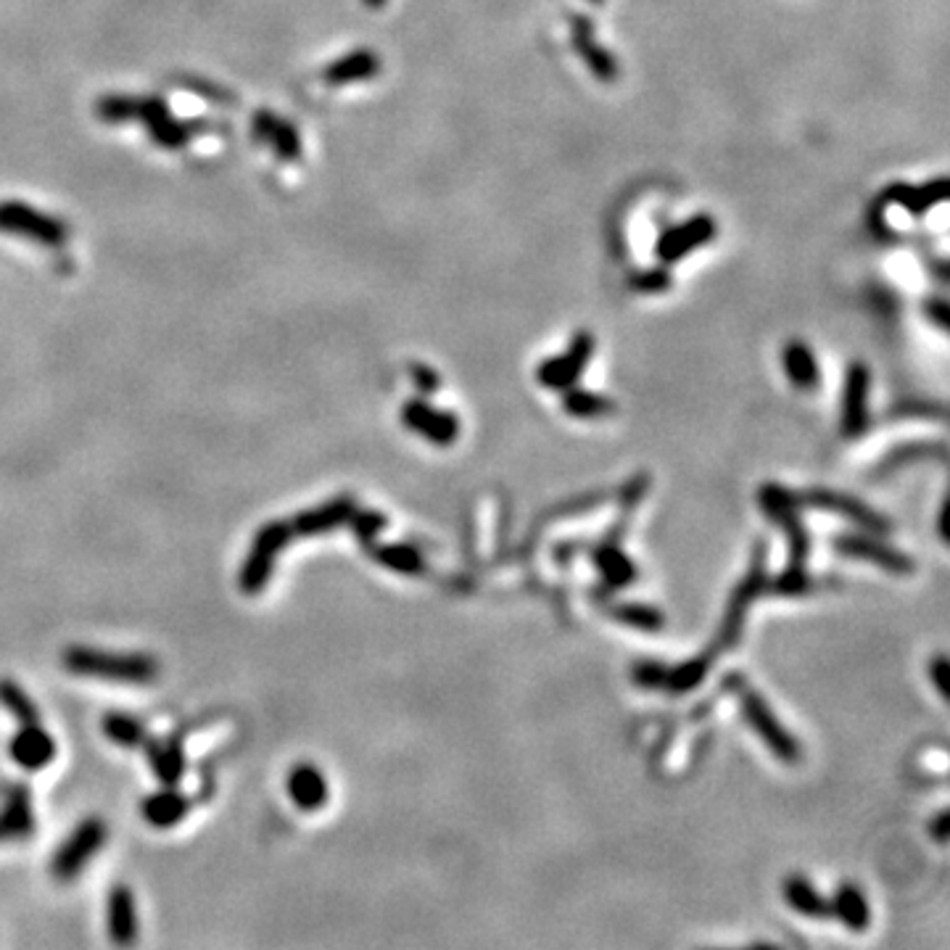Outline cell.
<instances>
[{
  "mask_svg": "<svg viewBox=\"0 0 950 950\" xmlns=\"http://www.w3.org/2000/svg\"><path fill=\"white\" fill-rule=\"evenodd\" d=\"M719 236V225L711 214H697L679 222L674 227H665L655 244V257L661 264H676L681 259H687L689 253L708 246L711 240Z\"/></svg>",
  "mask_w": 950,
  "mask_h": 950,
  "instance_id": "cell-11",
  "label": "cell"
},
{
  "mask_svg": "<svg viewBox=\"0 0 950 950\" xmlns=\"http://www.w3.org/2000/svg\"><path fill=\"white\" fill-rule=\"evenodd\" d=\"M253 135H257V141L270 143L281 158L294 162V158L301 156L299 130H296L294 124L283 122V119L275 117V114L259 111L257 117H253Z\"/></svg>",
  "mask_w": 950,
  "mask_h": 950,
  "instance_id": "cell-21",
  "label": "cell"
},
{
  "mask_svg": "<svg viewBox=\"0 0 950 950\" xmlns=\"http://www.w3.org/2000/svg\"><path fill=\"white\" fill-rule=\"evenodd\" d=\"M592 557H594V566H597L602 575V584L607 589H626L639 579L637 562L620 549L618 538L610 536L605 538V542H599L597 547H594Z\"/></svg>",
  "mask_w": 950,
  "mask_h": 950,
  "instance_id": "cell-18",
  "label": "cell"
},
{
  "mask_svg": "<svg viewBox=\"0 0 950 950\" xmlns=\"http://www.w3.org/2000/svg\"><path fill=\"white\" fill-rule=\"evenodd\" d=\"M782 363H784V370H787L789 383L795 385L797 391L819 389L821 367H819V359H816L814 348H810L806 341H797V339L789 341L782 352Z\"/></svg>",
  "mask_w": 950,
  "mask_h": 950,
  "instance_id": "cell-24",
  "label": "cell"
},
{
  "mask_svg": "<svg viewBox=\"0 0 950 950\" xmlns=\"http://www.w3.org/2000/svg\"><path fill=\"white\" fill-rule=\"evenodd\" d=\"M0 705L14 715L19 724H37L40 721V713H37L32 697L11 679H0Z\"/></svg>",
  "mask_w": 950,
  "mask_h": 950,
  "instance_id": "cell-34",
  "label": "cell"
},
{
  "mask_svg": "<svg viewBox=\"0 0 950 950\" xmlns=\"http://www.w3.org/2000/svg\"><path fill=\"white\" fill-rule=\"evenodd\" d=\"M35 832V816H32L29 792L19 787L11 792L9 803L0 810V840H24Z\"/></svg>",
  "mask_w": 950,
  "mask_h": 950,
  "instance_id": "cell-28",
  "label": "cell"
},
{
  "mask_svg": "<svg viewBox=\"0 0 950 950\" xmlns=\"http://www.w3.org/2000/svg\"><path fill=\"white\" fill-rule=\"evenodd\" d=\"M670 285H674V277H670L668 264H657V268L639 270L629 277V288L637 290V294H648V296L663 294V290H668Z\"/></svg>",
  "mask_w": 950,
  "mask_h": 950,
  "instance_id": "cell-37",
  "label": "cell"
},
{
  "mask_svg": "<svg viewBox=\"0 0 950 950\" xmlns=\"http://www.w3.org/2000/svg\"><path fill=\"white\" fill-rule=\"evenodd\" d=\"M711 663H713V655L711 652H705V655H697L692 661H684L681 665H676V668H668L665 689L674 694L692 692V689H697L702 681H705L708 670H711Z\"/></svg>",
  "mask_w": 950,
  "mask_h": 950,
  "instance_id": "cell-33",
  "label": "cell"
},
{
  "mask_svg": "<svg viewBox=\"0 0 950 950\" xmlns=\"http://www.w3.org/2000/svg\"><path fill=\"white\" fill-rule=\"evenodd\" d=\"M869 396H871V370L869 365L855 359L847 365L845 383H842L840 402V430L845 439H858L869 428Z\"/></svg>",
  "mask_w": 950,
  "mask_h": 950,
  "instance_id": "cell-8",
  "label": "cell"
},
{
  "mask_svg": "<svg viewBox=\"0 0 950 950\" xmlns=\"http://www.w3.org/2000/svg\"><path fill=\"white\" fill-rule=\"evenodd\" d=\"M385 0H367V5H370V9H380V5H383Z\"/></svg>",
  "mask_w": 950,
  "mask_h": 950,
  "instance_id": "cell-45",
  "label": "cell"
},
{
  "mask_svg": "<svg viewBox=\"0 0 950 950\" xmlns=\"http://www.w3.org/2000/svg\"><path fill=\"white\" fill-rule=\"evenodd\" d=\"M149 752V763L154 774L164 787H177L182 774H186V752L177 739H149L145 743Z\"/></svg>",
  "mask_w": 950,
  "mask_h": 950,
  "instance_id": "cell-27",
  "label": "cell"
},
{
  "mask_svg": "<svg viewBox=\"0 0 950 950\" xmlns=\"http://www.w3.org/2000/svg\"><path fill=\"white\" fill-rule=\"evenodd\" d=\"M797 499H800V502H806L808 507H814V510L834 512V515L845 518V521L855 523L858 529L869 531V534L884 536L892 531V523L887 521L884 515H879L877 510H871V507L860 502V499L847 497V494H838V491H829V489H810Z\"/></svg>",
  "mask_w": 950,
  "mask_h": 950,
  "instance_id": "cell-13",
  "label": "cell"
},
{
  "mask_svg": "<svg viewBox=\"0 0 950 950\" xmlns=\"http://www.w3.org/2000/svg\"><path fill=\"white\" fill-rule=\"evenodd\" d=\"M594 348H597L594 335L589 331H579L573 339H570L566 352L557 354V357L544 359V363L536 367L538 385L549 391H566L570 385H575V380L584 376L586 365L592 363Z\"/></svg>",
  "mask_w": 950,
  "mask_h": 950,
  "instance_id": "cell-5",
  "label": "cell"
},
{
  "mask_svg": "<svg viewBox=\"0 0 950 950\" xmlns=\"http://www.w3.org/2000/svg\"><path fill=\"white\" fill-rule=\"evenodd\" d=\"M61 663L72 674L91 676V679L114 681V684H143L156 681L158 663L143 652H104L93 648H69L61 655Z\"/></svg>",
  "mask_w": 950,
  "mask_h": 950,
  "instance_id": "cell-1",
  "label": "cell"
},
{
  "mask_svg": "<svg viewBox=\"0 0 950 950\" xmlns=\"http://www.w3.org/2000/svg\"><path fill=\"white\" fill-rule=\"evenodd\" d=\"M11 758L27 771H40L56 758L54 737L40 724H22L9 745Z\"/></svg>",
  "mask_w": 950,
  "mask_h": 950,
  "instance_id": "cell-16",
  "label": "cell"
},
{
  "mask_svg": "<svg viewBox=\"0 0 950 950\" xmlns=\"http://www.w3.org/2000/svg\"><path fill=\"white\" fill-rule=\"evenodd\" d=\"M586 3H592V5H602V3H605V0H586Z\"/></svg>",
  "mask_w": 950,
  "mask_h": 950,
  "instance_id": "cell-46",
  "label": "cell"
},
{
  "mask_svg": "<svg viewBox=\"0 0 950 950\" xmlns=\"http://www.w3.org/2000/svg\"><path fill=\"white\" fill-rule=\"evenodd\" d=\"M562 409L570 417H579V420H594V417H605L616 412V402L610 396L597 394V391L570 385V389L562 391Z\"/></svg>",
  "mask_w": 950,
  "mask_h": 950,
  "instance_id": "cell-30",
  "label": "cell"
},
{
  "mask_svg": "<svg viewBox=\"0 0 950 950\" xmlns=\"http://www.w3.org/2000/svg\"><path fill=\"white\" fill-rule=\"evenodd\" d=\"M765 586V542L756 544V553H752V562L750 570H747V575L743 581H739L737 589L732 592V597H728L726 605V616L724 624H721V644L724 648H734V644L739 642V637H743V624L747 616V607L756 602V597L760 592H763Z\"/></svg>",
  "mask_w": 950,
  "mask_h": 950,
  "instance_id": "cell-6",
  "label": "cell"
},
{
  "mask_svg": "<svg viewBox=\"0 0 950 950\" xmlns=\"http://www.w3.org/2000/svg\"><path fill=\"white\" fill-rule=\"evenodd\" d=\"M924 317L940 331H948V301L946 296H935V299L924 301Z\"/></svg>",
  "mask_w": 950,
  "mask_h": 950,
  "instance_id": "cell-42",
  "label": "cell"
},
{
  "mask_svg": "<svg viewBox=\"0 0 950 950\" xmlns=\"http://www.w3.org/2000/svg\"><path fill=\"white\" fill-rule=\"evenodd\" d=\"M929 834H933V838L940 842V845H946L948 842V810H940V814H937V819L929 823Z\"/></svg>",
  "mask_w": 950,
  "mask_h": 950,
  "instance_id": "cell-44",
  "label": "cell"
},
{
  "mask_svg": "<svg viewBox=\"0 0 950 950\" xmlns=\"http://www.w3.org/2000/svg\"><path fill=\"white\" fill-rule=\"evenodd\" d=\"M570 27H573V32H570V43H573V50L581 56V61L586 63L589 72H592L599 82H616L620 74L618 59L616 54H610V50L597 43L592 19L579 14L573 16Z\"/></svg>",
  "mask_w": 950,
  "mask_h": 950,
  "instance_id": "cell-14",
  "label": "cell"
},
{
  "mask_svg": "<svg viewBox=\"0 0 950 950\" xmlns=\"http://www.w3.org/2000/svg\"><path fill=\"white\" fill-rule=\"evenodd\" d=\"M726 687L737 692L745 721L750 724L752 732L758 734L760 743L769 747L782 763H789V765L797 763V760H800V745H797V739L792 737L789 728L776 719V713L771 711L765 697L756 692V689L743 679V674H728Z\"/></svg>",
  "mask_w": 950,
  "mask_h": 950,
  "instance_id": "cell-2",
  "label": "cell"
},
{
  "mask_svg": "<svg viewBox=\"0 0 950 950\" xmlns=\"http://www.w3.org/2000/svg\"><path fill=\"white\" fill-rule=\"evenodd\" d=\"M138 106L141 98H132V95H106L98 100L95 111L104 122H127V119H138Z\"/></svg>",
  "mask_w": 950,
  "mask_h": 950,
  "instance_id": "cell-35",
  "label": "cell"
},
{
  "mask_svg": "<svg viewBox=\"0 0 950 950\" xmlns=\"http://www.w3.org/2000/svg\"><path fill=\"white\" fill-rule=\"evenodd\" d=\"M758 504L760 510L769 515L771 523H776L784 531L789 542V566L787 570H806L808 553H810V538L806 525L800 521V499L797 494L779 484H765L758 491Z\"/></svg>",
  "mask_w": 950,
  "mask_h": 950,
  "instance_id": "cell-3",
  "label": "cell"
},
{
  "mask_svg": "<svg viewBox=\"0 0 950 950\" xmlns=\"http://www.w3.org/2000/svg\"><path fill=\"white\" fill-rule=\"evenodd\" d=\"M808 570H784L774 581V594H782V597H800V594H808Z\"/></svg>",
  "mask_w": 950,
  "mask_h": 950,
  "instance_id": "cell-40",
  "label": "cell"
},
{
  "mask_svg": "<svg viewBox=\"0 0 950 950\" xmlns=\"http://www.w3.org/2000/svg\"><path fill=\"white\" fill-rule=\"evenodd\" d=\"M409 378H412V383H415V389L420 391L423 396L436 394V391H439V385H441L439 372H436L430 365H423V363L409 365Z\"/></svg>",
  "mask_w": 950,
  "mask_h": 950,
  "instance_id": "cell-41",
  "label": "cell"
},
{
  "mask_svg": "<svg viewBox=\"0 0 950 950\" xmlns=\"http://www.w3.org/2000/svg\"><path fill=\"white\" fill-rule=\"evenodd\" d=\"M109 935L117 946H132L138 940V911L130 887H114L109 895Z\"/></svg>",
  "mask_w": 950,
  "mask_h": 950,
  "instance_id": "cell-26",
  "label": "cell"
},
{
  "mask_svg": "<svg viewBox=\"0 0 950 950\" xmlns=\"http://www.w3.org/2000/svg\"><path fill=\"white\" fill-rule=\"evenodd\" d=\"M354 510H357V502H354L352 494H339V497L328 499V502H322L320 507L304 510L296 518H290L294 538L331 534V531L348 523V518H352Z\"/></svg>",
  "mask_w": 950,
  "mask_h": 950,
  "instance_id": "cell-15",
  "label": "cell"
},
{
  "mask_svg": "<svg viewBox=\"0 0 950 950\" xmlns=\"http://www.w3.org/2000/svg\"><path fill=\"white\" fill-rule=\"evenodd\" d=\"M610 618H616L618 624L629 626V629L657 633L665 629V616L657 607L644 605V602H624V605L610 607Z\"/></svg>",
  "mask_w": 950,
  "mask_h": 950,
  "instance_id": "cell-31",
  "label": "cell"
},
{
  "mask_svg": "<svg viewBox=\"0 0 950 950\" xmlns=\"http://www.w3.org/2000/svg\"><path fill=\"white\" fill-rule=\"evenodd\" d=\"M100 728H104V734L114 745L127 747V750H135V747H143L149 743V732H145V726L127 713L104 715Z\"/></svg>",
  "mask_w": 950,
  "mask_h": 950,
  "instance_id": "cell-32",
  "label": "cell"
},
{
  "mask_svg": "<svg viewBox=\"0 0 950 950\" xmlns=\"http://www.w3.org/2000/svg\"><path fill=\"white\" fill-rule=\"evenodd\" d=\"M348 525H352V531H354V536L359 538V542L365 544H372L376 542V538L380 536V531L385 529V525H389V521H385V515L383 512H376V510H354L352 512V518H348Z\"/></svg>",
  "mask_w": 950,
  "mask_h": 950,
  "instance_id": "cell-38",
  "label": "cell"
},
{
  "mask_svg": "<svg viewBox=\"0 0 950 950\" xmlns=\"http://www.w3.org/2000/svg\"><path fill=\"white\" fill-rule=\"evenodd\" d=\"M784 892V901L795 914L806 916V918H829L832 916V905H829V898H823L819 890H816V884L810 882L808 877H803V874H792V877L784 879L782 884Z\"/></svg>",
  "mask_w": 950,
  "mask_h": 950,
  "instance_id": "cell-25",
  "label": "cell"
},
{
  "mask_svg": "<svg viewBox=\"0 0 950 950\" xmlns=\"http://www.w3.org/2000/svg\"><path fill=\"white\" fill-rule=\"evenodd\" d=\"M106 838H109V829H106L104 821L100 819L82 821L80 827L69 834L59 851H56L54 864H50L54 877L61 879V882H69V879L78 877V874L91 864L93 855L104 847Z\"/></svg>",
  "mask_w": 950,
  "mask_h": 950,
  "instance_id": "cell-7",
  "label": "cell"
},
{
  "mask_svg": "<svg viewBox=\"0 0 950 950\" xmlns=\"http://www.w3.org/2000/svg\"><path fill=\"white\" fill-rule=\"evenodd\" d=\"M832 916L838 918L840 924H845L851 933H866L871 924V909H869V898L864 895V890H860L855 882H842L838 890H834L832 901Z\"/></svg>",
  "mask_w": 950,
  "mask_h": 950,
  "instance_id": "cell-20",
  "label": "cell"
},
{
  "mask_svg": "<svg viewBox=\"0 0 950 950\" xmlns=\"http://www.w3.org/2000/svg\"><path fill=\"white\" fill-rule=\"evenodd\" d=\"M288 797L294 800V806L304 810V814H314V810L325 808L331 789H328L325 774L312 763H299L290 769L288 782H285Z\"/></svg>",
  "mask_w": 950,
  "mask_h": 950,
  "instance_id": "cell-17",
  "label": "cell"
},
{
  "mask_svg": "<svg viewBox=\"0 0 950 950\" xmlns=\"http://www.w3.org/2000/svg\"><path fill=\"white\" fill-rule=\"evenodd\" d=\"M832 547H834V553L842 555V557L874 562V566H879L892 575H911L916 568L914 557L901 553V549L890 547V544L882 542V538H877V534H869V531H866V534L834 536Z\"/></svg>",
  "mask_w": 950,
  "mask_h": 950,
  "instance_id": "cell-9",
  "label": "cell"
},
{
  "mask_svg": "<svg viewBox=\"0 0 950 950\" xmlns=\"http://www.w3.org/2000/svg\"><path fill=\"white\" fill-rule=\"evenodd\" d=\"M884 199L905 209L911 217H924L929 209L948 201V180L946 177H935V180L924 182V186H903V182H895V186L887 188Z\"/></svg>",
  "mask_w": 950,
  "mask_h": 950,
  "instance_id": "cell-19",
  "label": "cell"
},
{
  "mask_svg": "<svg viewBox=\"0 0 950 950\" xmlns=\"http://www.w3.org/2000/svg\"><path fill=\"white\" fill-rule=\"evenodd\" d=\"M290 538H294L290 521H270L257 531L249 555H246L244 566H240V573H238L240 592L253 597V594H259L264 586H268V581L272 579V570H275L277 555L288 547Z\"/></svg>",
  "mask_w": 950,
  "mask_h": 950,
  "instance_id": "cell-4",
  "label": "cell"
},
{
  "mask_svg": "<svg viewBox=\"0 0 950 950\" xmlns=\"http://www.w3.org/2000/svg\"><path fill=\"white\" fill-rule=\"evenodd\" d=\"M929 676H933V684H935L937 694H940L942 700H948V684H946V676H948V657H946V655H937L935 661L929 663Z\"/></svg>",
  "mask_w": 950,
  "mask_h": 950,
  "instance_id": "cell-43",
  "label": "cell"
},
{
  "mask_svg": "<svg viewBox=\"0 0 950 950\" xmlns=\"http://www.w3.org/2000/svg\"><path fill=\"white\" fill-rule=\"evenodd\" d=\"M367 555L372 557V560L378 562V566H383L385 570H391V573L396 575H409V579H417V575L426 573V557L417 553L412 544H402V542H383V544H367Z\"/></svg>",
  "mask_w": 950,
  "mask_h": 950,
  "instance_id": "cell-23",
  "label": "cell"
},
{
  "mask_svg": "<svg viewBox=\"0 0 950 950\" xmlns=\"http://www.w3.org/2000/svg\"><path fill=\"white\" fill-rule=\"evenodd\" d=\"M380 72V59L372 50L359 48L352 50V54H346L344 59L333 61L331 67L325 69V80L331 82V85H346V82H363V80H372Z\"/></svg>",
  "mask_w": 950,
  "mask_h": 950,
  "instance_id": "cell-29",
  "label": "cell"
},
{
  "mask_svg": "<svg viewBox=\"0 0 950 950\" xmlns=\"http://www.w3.org/2000/svg\"><path fill=\"white\" fill-rule=\"evenodd\" d=\"M668 665L661 661H637L631 665V681L639 689H665Z\"/></svg>",
  "mask_w": 950,
  "mask_h": 950,
  "instance_id": "cell-39",
  "label": "cell"
},
{
  "mask_svg": "<svg viewBox=\"0 0 950 950\" xmlns=\"http://www.w3.org/2000/svg\"><path fill=\"white\" fill-rule=\"evenodd\" d=\"M0 230L46 246H59L67 240V225L61 219L37 212L27 204H19V201L0 204Z\"/></svg>",
  "mask_w": 950,
  "mask_h": 950,
  "instance_id": "cell-10",
  "label": "cell"
},
{
  "mask_svg": "<svg viewBox=\"0 0 950 950\" xmlns=\"http://www.w3.org/2000/svg\"><path fill=\"white\" fill-rule=\"evenodd\" d=\"M190 814V800L175 787L154 792L141 803V816L154 829H173Z\"/></svg>",
  "mask_w": 950,
  "mask_h": 950,
  "instance_id": "cell-22",
  "label": "cell"
},
{
  "mask_svg": "<svg viewBox=\"0 0 950 950\" xmlns=\"http://www.w3.org/2000/svg\"><path fill=\"white\" fill-rule=\"evenodd\" d=\"M399 417H402L404 428L423 436L434 447H452L460 439V417L449 409L434 407L423 396L409 399L402 412H399Z\"/></svg>",
  "mask_w": 950,
  "mask_h": 950,
  "instance_id": "cell-12",
  "label": "cell"
},
{
  "mask_svg": "<svg viewBox=\"0 0 950 950\" xmlns=\"http://www.w3.org/2000/svg\"><path fill=\"white\" fill-rule=\"evenodd\" d=\"M149 132H151V138H154L156 143L167 145V149H177V145L186 143L188 138H193V130H190V124L175 122V119L169 117V111L164 114V117L154 119V122H149Z\"/></svg>",
  "mask_w": 950,
  "mask_h": 950,
  "instance_id": "cell-36",
  "label": "cell"
}]
</instances>
